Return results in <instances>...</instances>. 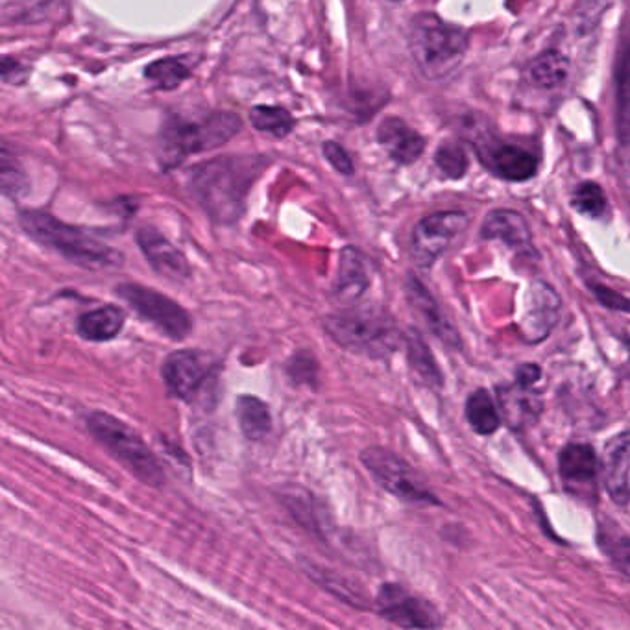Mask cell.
I'll use <instances>...</instances> for the list:
<instances>
[{
	"mask_svg": "<svg viewBox=\"0 0 630 630\" xmlns=\"http://www.w3.org/2000/svg\"><path fill=\"white\" fill-rule=\"evenodd\" d=\"M499 403L503 416L516 427L531 424L542 411V401L531 390V385H523L520 381L514 387L501 390Z\"/></svg>",
	"mask_w": 630,
	"mask_h": 630,
	"instance_id": "20",
	"label": "cell"
},
{
	"mask_svg": "<svg viewBox=\"0 0 630 630\" xmlns=\"http://www.w3.org/2000/svg\"><path fill=\"white\" fill-rule=\"evenodd\" d=\"M381 618L403 629H435L440 627L437 610L424 599L407 592L400 584H385L377 595Z\"/></svg>",
	"mask_w": 630,
	"mask_h": 630,
	"instance_id": "11",
	"label": "cell"
},
{
	"mask_svg": "<svg viewBox=\"0 0 630 630\" xmlns=\"http://www.w3.org/2000/svg\"><path fill=\"white\" fill-rule=\"evenodd\" d=\"M468 226V215L462 211H440L416 224L412 231L411 257L414 265L429 268Z\"/></svg>",
	"mask_w": 630,
	"mask_h": 630,
	"instance_id": "9",
	"label": "cell"
},
{
	"mask_svg": "<svg viewBox=\"0 0 630 630\" xmlns=\"http://www.w3.org/2000/svg\"><path fill=\"white\" fill-rule=\"evenodd\" d=\"M466 418L477 435H492L501 425V414L486 390H475L466 401Z\"/></svg>",
	"mask_w": 630,
	"mask_h": 630,
	"instance_id": "25",
	"label": "cell"
},
{
	"mask_svg": "<svg viewBox=\"0 0 630 630\" xmlns=\"http://www.w3.org/2000/svg\"><path fill=\"white\" fill-rule=\"evenodd\" d=\"M21 228L36 241L58 252L61 257L69 259L78 267L87 270L117 267L122 263L121 252L113 250L102 241H98L93 233L52 217L45 211L28 209L19 215Z\"/></svg>",
	"mask_w": 630,
	"mask_h": 630,
	"instance_id": "3",
	"label": "cell"
},
{
	"mask_svg": "<svg viewBox=\"0 0 630 630\" xmlns=\"http://www.w3.org/2000/svg\"><path fill=\"white\" fill-rule=\"evenodd\" d=\"M486 161L499 178L509 182L531 180L538 170V159L520 146L496 145L486 148Z\"/></svg>",
	"mask_w": 630,
	"mask_h": 630,
	"instance_id": "17",
	"label": "cell"
},
{
	"mask_svg": "<svg viewBox=\"0 0 630 630\" xmlns=\"http://www.w3.org/2000/svg\"><path fill=\"white\" fill-rule=\"evenodd\" d=\"M146 78L159 89H176L191 76V65L183 58H165L146 67Z\"/></svg>",
	"mask_w": 630,
	"mask_h": 630,
	"instance_id": "27",
	"label": "cell"
},
{
	"mask_svg": "<svg viewBox=\"0 0 630 630\" xmlns=\"http://www.w3.org/2000/svg\"><path fill=\"white\" fill-rule=\"evenodd\" d=\"M241 128L239 115L231 111H207L200 117H169L159 134L161 167H176L193 154L226 145Z\"/></svg>",
	"mask_w": 630,
	"mask_h": 630,
	"instance_id": "2",
	"label": "cell"
},
{
	"mask_svg": "<svg viewBox=\"0 0 630 630\" xmlns=\"http://www.w3.org/2000/svg\"><path fill=\"white\" fill-rule=\"evenodd\" d=\"M435 161H437L440 172L451 180H461L468 169V158H466L464 150L461 146L453 145V143L440 146Z\"/></svg>",
	"mask_w": 630,
	"mask_h": 630,
	"instance_id": "31",
	"label": "cell"
},
{
	"mask_svg": "<svg viewBox=\"0 0 630 630\" xmlns=\"http://www.w3.org/2000/svg\"><path fill=\"white\" fill-rule=\"evenodd\" d=\"M265 156H220L189 170V191L217 224H235L243 217L248 193L261 172Z\"/></svg>",
	"mask_w": 630,
	"mask_h": 630,
	"instance_id": "1",
	"label": "cell"
},
{
	"mask_svg": "<svg viewBox=\"0 0 630 630\" xmlns=\"http://www.w3.org/2000/svg\"><path fill=\"white\" fill-rule=\"evenodd\" d=\"M287 372L298 385H313L316 381L318 364H316L315 357L311 353H296L289 361Z\"/></svg>",
	"mask_w": 630,
	"mask_h": 630,
	"instance_id": "32",
	"label": "cell"
},
{
	"mask_svg": "<svg viewBox=\"0 0 630 630\" xmlns=\"http://www.w3.org/2000/svg\"><path fill=\"white\" fill-rule=\"evenodd\" d=\"M377 141L400 165H411L425 150L424 137L398 117H388L379 124Z\"/></svg>",
	"mask_w": 630,
	"mask_h": 630,
	"instance_id": "16",
	"label": "cell"
},
{
	"mask_svg": "<svg viewBox=\"0 0 630 630\" xmlns=\"http://www.w3.org/2000/svg\"><path fill=\"white\" fill-rule=\"evenodd\" d=\"M137 244L146 261L161 276L170 281H185L191 278V267L187 263V257L156 228H141L137 233Z\"/></svg>",
	"mask_w": 630,
	"mask_h": 630,
	"instance_id": "14",
	"label": "cell"
},
{
	"mask_svg": "<svg viewBox=\"0 0 630 630\" xmlns=\"http://www.w3.org/2000/svg\"><path fill=\"white\" fill-rule=\"evenodd\" d=\"M409 49L420 73L437 80L459 67L468 49V36L462 28L444 23L438 15L422 13L412 19Z\"/></svg>",
	"mask_w": 630,
	"mask_h": 630,
	"instance_id": "5",
	"label": "cell"
},
{
	"mask_svg": "<svg viewBox=\"0 0 630 630\" xmlns=\"http://www.w3.org/2000/svg\"><path fill=\"white\" fill-rule=\"evenodd\" d=\"M616 78H618L619 89L630 87V36L629 43H627V47H625V52H623V56H621V60H619Z\"/></svg>",
	"mask_w": 630,
	"mask_h": 630,
	"instance_id": "35",
	"label": "cell"
},
{
	"mask_svg": "<svg viewBox=\"0 0 630 630\" xmlns=\"http://www.w3.org/2000/svg\"><path fill=\"white\" fill-rule=\"evenodd\" d=\"M407 294H409L412 307L422 315L425 324L431 328L435 335H438L444 342H449V344H451V340H457L455 331L446 322V318L440 315L437 303L431 298V294L427 292L424 285H420L416 279H411V283L407 287Z\"/></svg>",
	"mask_w": 630,
	"mask_h": 630,
	"instance_id": "22",
	"label": "cell"
},
{
	"mask_svg": "<svg viewBox=\"0 0 630 630\" xmlns=\"http://www.w3.org/2000/svg\"><path fill=\"white\" fill-rule=\"evenodd\" d=\"M117 294L137 315L145 318L146 322L159 329L165 337L172 340L189 337L193 329V318L180 303L174 302L169 296L137 283L119 285Z\"/></svg>",
	"mask_w": 630,
	"mask_h": 630,
	"instance_id": "7",
	"label": "cell"
},
{
	"mask_svg": "<svg viewBox=\"0 0 630 630\" xmlns=\"http://www.w3.org/2000/svg\"><path fill=\"white\" fill-rule=\"evenodd\" d=\"M481 233L485 239L503 241L507 246L518 248V250L529 248L533 239L527 220L523 219L518 211H510V209L492 211L486 217Z\"/></svg>",
	"mask_w": 630,
	"mask_h": 630,
	"instance_id": "18",
	"label": "cell"
},
{
	"mask_svg": "<svg viewBox=\"0 0 630 630\" xmlns=\"http://www.w3.org/2000/svg\"><path fill=\"white\" fill-rule=\"evenodd\" d=\"M0 180H2V193L10 198H19L26 191L25 172L19 167V163L12 158L10 150L4 146L2 148V159H0Z\"/></svg>",
	"mask_w": 630,
	"mask_h": 630,
	"instance_id": "30",
	"label": "cell"
},
{
	"mask_svg": "<svg viewBox=\"0 0 630 630\" xmlns=\"http://www.w3.org/2000/svg\"><path fill=\"white\" fill-rule=\"evenodd\" d=\"M540 368L534 366V364H525L523 368H520L518 372V381L523 385H534L538 379H540Z\"/></svg>",
	"mask_w": 630,
	"mask_h": 630,
	"instance_id": "36",
	"label": "cell"
},
{
	"mask_svg": "<svg viewBox=\"0 0 630 630\" xmlns=\"http://www.w3.org/2000/svg\"><path fill=\"white\" fill-rule=\"evenodd\" d=\"M618 135L621 143L630 145V87L621 89L619 95Z\"/></svg>",
	"mask_w": 630,
	"mask_h": 630,
	"instance_id": "34",
	"label": "cell"
},
{
	"mask_svg": "<svg viewBox=\"0 0 630 630\" xmlns=\"http://www.w3.org/2000/svg\"><path fill=\"white\" fill-rule=\"evenodd\" d=\"M558 470L566 488L577 496H592L599 475V461L588 444H568L560 451Z\"/></svg>",
	"mask_w": 630,
	"mask_h": 630,
	"instance_id": "13",
	"label": "cell"
},
{
	"mask_svg": "<svg viewBox=\"0 0 630 630\" xmlns=\"http://www.w3.org/2000/svg\"><path fill=\"white\" fill-rule=\"evenodd\" d=\"M237 416L244 437L250 440H263L272 429V416L265 401L255 396H241L237 400Z\"/></svg>",
	"mask_w": 630,
	"mask_h": 630,
	"instance_id": "23",
	"label": "cell"
},
{
	"mask_svg": "<svg viewBox=\"0 0 630 630\" xmlns=\"http://www.w3.org/2000/svg\"><path fill=\"white\" fill-rule=\"evenodd\" d=\"M124 311L115 305H106L95 311H89L78 318L76 331L89 342H108L117 339L124 328Z\"/></svg>",
	"mask_w": 630,
	"mask_h": 630,
	"instance_id": "19",
	"label": "cell"
},
{
	"mask_svg": "<svg viewBox=\"0 0 630 630\" xmlns=\"http://www.w3.org/2000/svg\"><path fill=\"white\" fill-rule=\"evenodd\" d=\"M366 470L374 475L379 485L392 496L409 503H438L435 494L424 485L420 475L400 455L381 446H372L361 453Z\"/></svg>",
	"mask_w": 630,
	"mask_h": 630,
	"instance_id": "8",
	"label": "cell"
},
{
	"mask_svg": "<svg viewBox=\"0 0 630 630\" xmlns=\"http://www.w3.org/2000/svg\"><path fill=\"white\" fill-rule=\"evenodd\" d=\"M571 204L573 207L582 213V215H588L592 219H599L603 217L606 211V196L603 193V189L597 185V183H582L571 198Z\"/></svg>",
	"mask_w": 630,
	"mask_h": 630,
	"instance_id": "29",
	"label": "cell"
},
{
	"mask_svg": "<svg viewBox=\"0 0 630 630\" xmlns=\"http://www.w3.org/2000/svg\"><path fill=\"white\" fill-rule=\"evenodd\" d=\"M329 339L346 352L383 359L396 352L401 331L394 320L379 309H346L324 318Z\"/></svg>",
	"mask_w": 630,
	"mask_h": 630,
	"instance_id": "4",
	"label": "cell"
},
{
	"mask_svg": "<svg viewBox=\"0 0 630 630\" xmlns=\"http://www.w3.org/2000/svg\"><path fill=\"white\" fill-rule=\"evenodd\" d=\"M560 296L544 281H534L523 294L520 328L523 339L540 342L553 331L560 315Z\"/></svg>",
	"mask_w": 630,
	"mask_h": 630,
	"instance_id": "12",
	"label": "cell"
},
{
	"mask_svg": "<svg viewBox=\"0 0 630 630\" xmlns=\"http://www.w3.org/2000/svg\"><path fill=\"white\" fill-rule=\"evenodd\" d=\"M405 346H407V355H409L412 374L418 377L427 387H440L442 385L440 370H438L437 363H435L433 353L429 352V346L420 337V333L418 331H409V335L405 337Z\"/></svg>",
	"mask_w": 630,
	"mask_h": 630,
	"instance_id": "24",
	"label": "cell"
},
{
	"mask_svg": "<svg viewBox=\"0 0 630 630\" xmlns=\"http://www.w3.org/2000/svg\"><path fill=\"white\" fill-rule=\"evenodd\" d=\"M568 73H570V60L558 50H547L544 54H540L529 67L531 82L546 89L562 84L568 78Z\"/></svg>",
	"mask_w": 630,
	"mask_h": 630,
	"instance_id": "26",
	"label": "cell"
},
{
	"mask_svg": "<svg viewBox=\"0 0 630 630\" xmlns=\"http://www.w3.org/2000/svg\"><path fill=\"white\" fill-rule=\"evenodd\" d=\"M324 156L331 163V167L340 172V174H352V158L348 156V152L339 143H333V141L326 143L324 145Z\"/></svg>",
	"mask_w": 630,
	"mask_h": 630,
	"instance_id": "33",
	"label": "cell"
},
{
	"mask_svg": "<svg viewBox=\"0 0 630 630\" xmlns=\"http://www.w3.org/2000/svg\"><path fill=\"white\" fill-rule=\"evenodd\" d=\"M215 364L206 353L198 350H178L170 353L161 366V376L172 398L193 401L196 394L206 387Z\"/></svg>",
	"mask_w": 630,
	"mask_h": 630,
	"instance_id": "10",
	"label": "cell"
},
{
	"mask_svg": "<svg viewBox=\"0 0 630 630\" xmlns=\"http://www.w3.org/2000/svg\"><path fill=\"white\" fill-rule=\"evenodd\" d=\"M87 429L126 470L134 473L145 485H163V470L156 455L146 446L141 435L126 422L108 412H93L87 418Z\"/></svg>",
	"mask_w": 630,
	"mask_h": 630,
	"instance_id": "6",
	"label": "cell"
},
{
	"mask_svg": "<svg viewBox=\"0 0 630 630\" xmlns=\"http://www.w3.org/2000/svg\"><path fill=\"white\" fill-rule=\"evenodd\" d=\"M603 481L610 497L627 505L630 501V433L610 438L603 455Z\"/></svg>",
	"mask_w": 630,
	"mask_h": 630,
	"instance_id": "15",
	"label": "cell"
},
{
	"mask_svg": "<svg viewBox=\"0 0 630 630\" xmlns=\"http://www.w3.org/2000/svg\"><path fill=\"white\" fill-rule=\"evenodd\" d=\"M368 283L370 279L363 255L352 246H346L340 252L339 283L335 289L340 300H357L359 296H363Z\"/></svg>",
	"mask_w": 630,
	"mask_h": 630,
	"instance_id": "21",
	"label": "cell"
},
{
	"mask_svg": "<svg viewBox=\"0 0 630 630\" xmlns=\"http://www.w3.org/2000/svg\"><path fill=\"white\" fill-rule=\"evenodd\" d=\"M250 121L259 132H265L278 139L291 134L294 128L291 113L278 106H255L254 110L250 111Z\"/></svg>",
	"mask_w": 630,
	"mask_h": 630,
	"instance_id": "28",
	"label": "cell"
}]
</instances>
